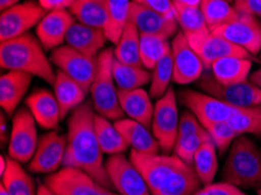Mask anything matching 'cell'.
<instances>
[{
  "label": "cell",
  "instance_id": "obj_36",
  "mask_svg": "<svg viewBox=\"0 0 261 195\" xmlns=\"http://www.w3.org/2000/svg\"><path fill=\"white\" fill-rule=\"evenodd\" d=\"M130 5H132L130 0H108L105 32L109 41L115 45L120 40L125 25L128 23Z\"/></svg>",
  "mask_w": 261,
  "mask_h": 195
},
{
  "label": "cell",
  "instance_id": "obj_43",
  "mask_svg": "<svg viewBox=\"0 0 261 195\" xmlns=\"http://www.w3.org/2000/svg\"><path fill=\"white\" fill-rule=\"evenodd\" d=\"M134 2L149 9L155 10L167 15H175V5L172 0H134Z\"/></svg>",
  "mask_w": 261,
  "mask_h": 195
},
{
  "label": "cell",
  "instance_id": "obj_38",
  "mask_svg": "<svg viewBox=\"0 0 261 195\" xmlns=\"http://www.w3.org/2000/svg\"><path fill=\"white\" fill-rule=\"evenodd\" d=\"M173 81V63L171 51L164 55L153 67L150 81L149 95L151 98H161L170 88V82Z\"/></svg>",
  "mask_w": 261,
  "mask_h": 195
},
{
  "label": "cell",
  "instance_id": "obj_40",
  "mask_svg": "<svg viewBox=\"0 0 261 195\" xmlns=\"http://www.w3.org/2000/svg\"><path fill=\"white\" fill-rule=\"evenodd\" d=\"M211 137L213 144L216 145L217 151L220 154H224L227 150H230L233 142L241 134L233 129L228 121L218 122L205 127Z\"/></svg>",
  "mask_w": 261,
  "mask_h": 195
},
{
  "label": "cell",
  "instance_id": "obj_39",
  "mask_svg": "<svg viewBox=\"0 0 261 195\" xmlns=\"http://www.w3.org/2000/svg\"><path fill=\"white\" fill-rule=\"evenodd\" d=\"M228 123L240 134L261 137V104L238 109L228 119Z\"/></svg>",
  "mask_w": 261,
  "mask_h": 195
},
{
  "label": "cell",
  "instance_id": "obj_34",
  "mask_svg": "<svg viewBox=\"0 0 261 195\" xmlns=\"http://www.w3.org/2000/svg\"><path fill=\"white\" fill-rule=\"evenodd\" d=\"M199 9L211 32L234 21L240 15L227 0H201Z\"/></svg>",
  "mask_w": 261,
  "mask_h": 195
},
{
  "label": "cell",
  "instance_id": "obj_53",
  "mask_svg": "<svg viewBox=\"0 0 261 195\" xmlns=\"http://www.w3.org/2000/svg\"><path fill=\"white\" fill-rule=\"evenodd\" d=\"M0 195H10L3 185H0Z\"/></svg>",
  "mask_w": 261,
  "mask_h": 195
},
{
  "label": "cell",
  "instance_id": "obj_5",
  "mask_svg": "<svg viewBox=\"0 0 261 195\" xmlns=\"http://www.w3.org/2000/svg\"><path fill=\"white\" fill-rule=\"evenodd\" d=\"M198 87L208 95L238 109L261 104V90L251 81L223 85L213 77L210 70H205L198 79Z\"/></svg>",
  "mask_w": 261,
  "mask_h": 195
},
{
  "label": "cell",
  "instance_id": "obj_15",
  "mask_svg": "<svg viewBox=\"0 0 261 195\" xmlns=\"http://www.w3.org/2000/svg\"><path fill=\"white\" fill-rule=\"evenodd\" d=\"M43 182L59 195H100L102 189L88 173L75 167H61Z\"/></svg>",
  "mask_w": 261,
  "mask_h": 195
},
{
  "label": "cell",
  "instance_id": "obj_19",
  "mask_svg": "<svg viewBox=\"0 0 261 195\" xmlns=\"http://www.w3.org/2000/svg\"><path fill=\"white\" fill-rule=\"evenodd\" d=\"M31 74L18 70H7L0 77V105L7 117L17 113V107L30 89Z\"/></svg>",
  "mask_w": 261,
  "mask_h": 195
},
{
  "label": "cell",
  "instance_id": "obj_22",
  "mask_svg": "<svg viewBox=\"0 0 261 195\" xmlns=\"http://www.w3.org/2000/svg\"><path fill=\"white\" fill-rule=\"evenodd\" d=\"M192 48L195 49L196 53L201 59V61H203L205 70H210L212 63L219 59L238 57L252 60V55L248 51L233 45L232 42L227 41L226 39L213 34L212 32L206 38H204L201 41L197 43L196 46H193Z\"/></svg>",
  "mask_w": 261,
  "mask_h": 195
},
{
  "label": "cell",
  "instance_id": "obj_13",
  "mask_svg": "<svg viewBox=\"0 0 261 195\" xmlns=\"http://www.w3.org/2000/svg\"><path fill=\"white\" fill-rule=\"evenodd\" d=\"M212 33L248 51L252 57L261 51V21L252 15L240 14L234 21L212 31Z\"/></svg>",
  "mask_w": 261,
  "mask_h": 195
},
{
  "label": "cell",
  "instance_id": "obj_52",
  "mask_svg": "<svg viewBox=\"0 0 261 195\" xmlns=\"http://www.w3.org/2000/svg\"><path fill=\"white\" fill-rule=\"evenodd\" d=\"M100 195H121V194H120V193L112 192V190H109L108 188H105V187H102Z\"/></svg>",
  "mask_w": 261,
  "mask_h": 195
},
{
  "label": "cell",
  "instance_id": "obj_37",
  "mask_svg": "<svg viewBox=\"0 0 261 195\" xmlns=\"http://www.w3.org/2000/svg\"><path fill=\"white\" fill-rule=\"evenodd\" d=\"M140 51L142 65L145 69L152 70L156 63L171 51V43L167 39L156 35L141 34Z\"/></svg>",
  "mask_w": 261,
  "mask_h": 195
},
{
  "label": "cell",
  "instance_id": "obj_3",
  "mask_svg": "<svg viewBox=\"0 0 261 195\" xmlns=\"http://www.w3.org/2000/svg\"><path fill=\"white\" fill-rule=\"evenodd\" d=\"M221 178L239 188H261V151L245 134L228 150Z\"/></svg>",
  "mask_w": 261,
  "mask_h": 195
},
{
  "label": "cell",
  "instance_id": "obj_54",
  "mask_svg": "<svg viewBox=\"0 0 261 195\" xmlns=\"http://www.w3.org/2000/svg\"><path fill=\"white\" fill-rule=\"evenodd\" d=\"M193 195H208V194L206 190H205V188H203V189H199L198 192H196Z\"/></svg>",
  "mask_w": 261,
  "mask_h": 195
},
{
  "label": "cell",
  "instance_id": "obj_25",
  "mask_svg": "<svg viewBox=\"0 0 261 195\" xmlns=\"http://www.w3.org/2000/svg\"><path fill=\"white\" fill-rule=\"evenodd\" d=\"M118 101L124 115L144 126H151L153 107L151 96L144 89L118 91Z\"/></svg>",
  "mask_w": 261,
  "mask_h": 195
},
{
  "label": "cell",
  "instance_id": "obj_28",
  "mask_svg": "<svg viewBox=\"0 0 261 195\" xmlns=\"http://www.w3.org/2000/svg\"><path fill=\"white\" fill-rule=\"evenodd\" d=\"M252 69V60L230 57L217 60L212 63L210 71L217 81L223 85H237L248 81Z\"/></svg>",
  "mask_w": 261,
  "mask_h": 195
},
{
  "label": "cell",
  "instance_id": "obj_21",
  "mask_svg": "<svg viewBox=\"0 0 261 195\" xmlns=\"http://www.w3.org/2000/svg\"><path fill=\"white\" fill-rule=\"evenodd\" d=\"M108 40L105 30L75 21L66 37V45L87 57L95 58L102 51Z\"/></svg>",
  "mask_w": 261,
  "mask_h": 195
},
{
  "label": "cell",
  "instance_id": "obj_50",
  "mask_svg": "<svg viewBox=\"0 0 261 195\" xmlns=\"http://www.w3.org/2000/svg\"><path fill=\"white\" fill-rule=\"evenodd\" d=\"M19 0H0V9L2 11H5L10 7L17 5Z\"/></svg>",
  "mask_w": 261,
  "mask_h": 195
},
{
  "label": "cell",
  "instance_id": "obj_51",
  "mask_svg": "<svg viewBox=\"0 0 261 195\" xmlns=\"http://www.w3.org/2000/svg\"><path fill=\"white\" fill-rule=\"evenodd\" d=\"M6 169H7V159L4 154H2V157H0V176H3V174L5 173Z\"/></svg>",
  "mask_w": 261,
  "mask_h": 195
},
{
  "label": "cell",
  "instance_id": "obj_2",
  "mask_svg": "<svg viewBox=\"0 0 261 195\" xmlns=\"http://www.w3.org/2000/svg\"><path fill=\"white\" fill-rule=\"evenodd\" d=\"M41 42L34 35L27 33L21 37L0 43V66L5 70H18L41 78L54 86L57 73L46 57Z\"/></svg>",
  "mask_w": 261,
  "mask_h": 195
},
{
  "label": "cell",
  "instance_id": "obj_56",
  "mask_svg": "<svg viewBox=\"0 0 261 195\" xmlns=\"http://www.w3.org/2000/svg\"><path fill=\"white\" fill-rule=\"evenodd\" d=\"M227 2H232V0H227Z\"/></svg>",
  "mask_w": 261,
  "mask_h": 195
},
{
  "label": "cell",
  "instance_id": "obj_49",
  "mask_svg": "<svg viewBox=\"0 0 261 195\" xmlns=\"http://www.w3.org/2000/svg\"><path fill=\"white\" fill-rule=\"evenodd\" d=\"M37 195H59L49 188L48 186H47L45 182L43 184H40L38 187V194Z\"/></svg>",
  "mask_w": 261,
  "mask_h": 195
},
{
  "label": "cell",
  "instance_id": "obj_11",
  "mask_svg": "<svg viewBox=\"0 0 261 195\" xmlns=\"http://www.w3.org/2000/svg\"><path fill=\"white\" fill-rule=\"evenodd\" d=\"M106 169L114 188L121 195H151L143 176L123 153L109 156Z\"/></svg>",
  "mask_w": 261,
  "mask_h": 195
},
{
  "label": "cell",
  "instance_id": "obj_26",
  "mask_svg": "<svg viewBox=\"0 0 261 195\" xmlns=\"http://www.w3.org/2000/svg\"><path fill=\"white\" fill-rule=\"evenodd\" d=\"M175 18L181 33L193 47L211 33L199 7L175 5Z\"/></svg>",
  "mask_w": 261,
  "mask_h": 195
},
{
  "label": "cell",
  "instance_id": "obj_42",
  "mask_svg": "<svg viewBox=\"0 0 261 195\" xmlns=\"http://www.w3.org/2000/svg\"><path fill=\"white\" fill-rule=\"evenodd\" d=\"M233 6L240 14L261 18V0H233Z\"/></svg>",
  "mask_w": 261,
  "mask_h": 195
},
{
  "label": "cell",
  "instance_id": "obj_23",
  "mask_svg": "<svg viewBox=\"0 0 261 195\" xmlns=\"http://www.w3.org/2000/svg\"><path fill=\"white\" fill-rule=\"evenodd\" d=\"M114 124L132 150L145 154H160L162 151L160 143L143 124L130 118L118 119Z\"/></svg>",
  "mask_w": 261,
  "mask_h": 195
},
{
  "label": "cell",
  "instance_id": "obj_14",
  "mask_svg": "<svg viewBox=\"0 0 261 195\" xmlns=\"http://www.w3.org/2000/svg\"><path fill=\"white\" fill-rule=\"evenodd\" d=\"M67 149V136L50 131L42 134L39 139L37 150L32 160L29 162V170L32 173L52 174L60 170Z\"/></svg>",
  "mask_w": 261,
  "mask_h": 195
},
{
  "label": "cell",
  "instance_id": "obj_7",
  "mask_svg": "<svg viewBox=\"0 0 261 195\" xmlns=\"http://www.w3.org/2000/svg\"><path fill=\"white\" fill-rule=\"evenodd\" d=\"M9 141V157L21 164L30 162L37 150L39 139L35 118L29 107H21L12 116Z\"/></svg>",
  "mask_w": 261,
  "mask_h": 195
},
{
  "label": "cell",
  "instance_id": "obj_44",
  "mask_svg": "<svg viewBox=\"0 0 261 195\" xmlns=\"http://www.w3.org/2000/svg\"><path fill=\"white\" fill-rule=\"evenodd\" d=\"M208 195H247L244 193L239 187L227 184V182H219L204 187Z\"/></svg>",
  "mask_w": 261,
  "mask_h": 195
},
{
  "label": "cell",
  "instance_id": "obj_33",
  "mask_svg": "<svg viewBox=\"0 0 261 195\" xmlns=\"http://www.w3.org/2000/svg\"><path fill=\"white\" fill-rule=\"evenodd\" d=\"M140 40L141 34L136 27L130 22L126 23L120 40L116 43V48L114 49V57L117 61L129 66L143 67L141 60Z\"/></svg>",
  "mask_w": 261,
  "mask_h": 195
},
{
  "label": "cell",
  "instance_id": "obj_6",
  "mask_svg": "<svg viewBox=\"0 0 261 195\" xmlns=\"http://www.w3.org/2000/svg\"><path fill=\"white\" fill-rule=\"evenodd\" d=\"M176 93L172 87L167 90L163 96L157 99L153 107L152 133L161 145L162 152L170 154L173 152L179 125Z\"/></svg>",
  "mask_w": 261,
  "mask_h": 195
},
{
  "label": "cell",
  "instance_id": "obj_46",
  "mask_svg": "<svg viewBox=\"0 0 261 195\" xmlns=\"http://www.w3.org/2000/svg\"><path fill=\"white\" fill-rule=\"evenodd\" d=\"M7 115L2 113L0 115V139H2V146L4 147L6 144H9L10 136H7V132H9V125H7Z\"/></svg>",
  "mask_w": 261,
  "mask_h": 195
},
{
  "label": "cell",
  "instance_id": "obj_18",
  "mask_svg": "<svg viewBox=\"0 0 261 195\" xmlns=\"http://www.w3.org/2000/svg\"><path fill=\"white\" fill-rule=\"evenodd\" d=\"M75 18L67 10L49 11L38 23L35 34L45 50H54L66 42L67 33Z\"/></svg>",
  "mask_w": 261,
  "mask_h": 195
},
{
  "label": "cell",
  "instance_id": "obj_29",
  "mask_svg": "<svg viewBox=\"0 0 261 195\" xmlns=\"http://www.w3.org/2000/svg\"><path fill=\"white\" fill-rule=\"evenodd\" d=\"M7 159V169L2 176V185L10 195H37L35 182L30 173L22 169L21 162Z\"/></svg>",
  "mask_w": 261,
  "mask_h": 195
},
{
  "label": "cell",
  "instance_id": "obj_12",
  "mask_svg": "<svg viewBox=\"0 0 261 195\" xmlns=\"http://www.w3.org/2000/svg\"><path fill=\"white\" fill-rule=\"evenodd\" d=\"M173 63V82L178 85H189L200 78L205 66L199 55L190 46L185 35L179 31L171 42Z\"/></svg>",
  "mask_w": 261,
  "mask_h": 195
},
{
  "label": "cell",
  "instance_id": "obj_35",
  "mask_svg": "<svg viewBox=\"0 0 261 195\" xmlns=\"http://www.w3.org/2000/svg\"><path fill=\"white\" fill-rule=\"evenodd\" d=\"M192 166L204 187L213 184V179L218 171V158H217V147L213 144L212 139L205 142L197 151Z\"/></svg>",
  "mask_w": 261,
  "mask_h": 195
},
{
  "label": "cell",
  "instance_id": "obj_32",
  "mask_svg": "<svg viewBox=\"0 0 261 195\" xmlns=\"http://www.w3.org/2000/svg\"><path fill=\"white\" fill-rule=\"evenodd\" d=\"M113 76L118 91L140 89L151 81V74L148 69L124 65L116 59L113 62Z\"/></svg>",
  "mask_w": 261,
  "mask_h": 195
},
{
  "label": "cell",
  "instance_id": "obj_10",
  "mask_svg": "<svg viewBox=\"0 0 261 195\" xmlns=\"http://www.w3.org/2000/svg\"><path fill=\"white\" fill-rule=\"evenodd\" d=\"M181 104L195 115L204 127L218 122H226L238 107H233L206 93L196 90H181L179 93Z\"/></svg>",
  "mask_w": 261,
  "mask_h": 195
},
{
  "label": "cell",
  "instance_id": "obj_27",
  "mask_svg": "<svg viewBox=\"0 0 261 195\" xmlns=\"http://www.w3.org/2000/svg\"><path fill=\"white\" fill-rule=\"evenodd\" d=\"M53 88L54 95L60 106L61 121L72 114L79 105L85 103L87 91L76 81L67 76L60 70L57 73Z\"/></svg>",
  "mask_w": 261,
  "mask_h": 195
},
{
  "label": "cell",
  "instance_id": "obj_48",
  "mask_svg": "<svg viewBox=\"0 0 261 195\" xmlns=\"http://www.w3.org/2000/svg\"><path fill=\"white\" fill-rule=\"evenodd\" d=\"M248 81H251L253 85L258 87V88L261 90V68H259L258 70H255L254 73H252L250 75V78Z\"/></svg>",
  "mask_w": 261,
  "mask_h": 195
},
{
  "label": "cell",
  "instance_id": "obj_8",
  "mask_svg": "<svg viewBox=\"0 0 261 195\" xmlns=\"http://www.w3.org/2000/svg\"><path fill=\"white\" fill-rule=\"evenodd\" d=\"M49 60L59 70L76 81L87 93H89L96 76L97 57H87L68 45H65L52 50Z\"/></svg>",
  "mask_w": 261,
  "mask_h": 195
},
{
  "label": "cell",
  "instance_id": "obj_24",
  "mask_svg": "<svg viewBox=\"0 0 261 195\" xmlns=\"http://www.w3.org/2000/svg\"><path fill=\"white\" fill-rule=\"evenodd\" d=\"M201 181L192 165L179 161L156 195H193L201 189Z\"/></svg>",
  "mask_w": 261,
  "mask_h": 195
},
{
  "label": "cell",
  "instance_id": "obj_17",
  "mask_svg": "<svg viewBox=\"0 0 261 195\" xmlns=\"http://www.w3.org/2000/svg\"><path fill=\"white\" fill-rule=\"evenodd\" d=\"M129 159L143 176L151 195L157 194L165 179L180 161L175 154H145L134 150Z\"/></svg>",
  "mask_w": 261,
  "mask_h": 195
},
{
  "label": "cell",
  "instance_id": "obj_4",
  "mask_svg": "<svg viewBox=\"0 0 261 195\" xmlns=\"http://www.w3.org/2000/svg\"><path fill=\"white\" fill-rule=\"evenodd\" d=\"M114 50L105 49L97 55V71L89 93L95 113L109 121H118L124 117L118 90L113 76Z\"/></svg>",
  "mask_w": 261,
  "mask_h": 195
},
{
  "label": "cell",
  "instance_id": "obj_45",
  "mask_svg": "<svg viewBox=\"0 0 261 195\" xmlns=\"http://www.w3.org/2000/svg\"><path fill=\"white\" fill-rule=\"evenodd\" d=\"M38 2L46 11H55L69 10L75 0H38Z\"/></svg>",
  "mask_w": 261,
  "mask_h": 195
},
{
  "label": "cell",
  "instance_id": "obj_47",
  "mask_svg": "<svg viewBox=\"0 0 261 195\" xmlns=\"http://www.w3.org/2000/svg\"><path fill=\"white\" fill-rule=\"evenodd\" d=\"M173 5L185 7H199L201 0H172Z\"/></svg>",
  "mask_w": 261,
  "mask_h": 195
},
{
  "label": "cell",
  "instance_id": "obj_16",
  "mask_svg": "<svg viewBox=\"0 0 261 195\" xmlns=\"http://www.w3.org/2000/svg\"><path fill=\"white\" fill-rule=\"evenodd\" d=\"M128 22L136 27L140 34L156 35L169 40L178 33V23L175 15H167L132 2Z\"/></svg>",
  "mask_w": 261,
  "mask_h": 195
},
{
  "label": "cell",
  "instance_id": "obj_41",
  "mask_svg": "<svg viewBox=\"0 0 261 195\" xmlns=\"http://www.w3.org/2000/svg\"><path fill=\"white\" fill-rule=\"evenodd\" d=\"M207 141H211V137H210L207 130L205 129L196 136L184 139V141H177L175 147H173V154L179 158L181 161L192 165L196 152Z\"/></svg>",
  "mask_w": 261,
  "mask_h": 195
},
{
  "label": "cell",
  "instance_id": "obj_1",
  "mask_svg": "<svg viewBox=\"0 0 261 195\" xmlns=\"http://www.w3.org/2000/svg\"><path fill=\"white\" fill-rule=\"evenodd\" d=\"M95 113L92 102L79 105L68 118L67 149L62 167H75L88 173L105 188H113L103 162V151L95 132Z\"/></svg>",
  "mask_w": 261,
  "mask_h": 195
},
{
  "label": "cell",
  "instance_id": "obj_55",
  "mask_svg": "<svg viewBox=\"0 0 261 195\" xmlns=\"http://www.w3.org/2000/svg\"><path fill=\"white\" fill-rule=\"evenodd\" d=\"M256 194H258V195H261V188H259V189H258V192H256Z\"/></svg>",
  "mask_w": 261,
  "mask_h": 195
},
{
  "label": "cell",
  "instance_id": "obj_31",
  "mask_svg": "<svg viewBox=\"0 0 261 195\" xmlns=\"http://www.w3.org/2000/svg\"><path fill=\"white\" fill-rule=\"evenodd\" d=\"M95 132H96L98 144H100L103 153L114 156V154L123 153L129 145L125 142L120 131L112 121L95 115Z\"/></svg>",
  "mask_w": 261,
  "mask_h": 195
},
{
  "label": "cell",
  "instance_id": "obj_30",
  "mask_svg": "<svg viewBox=\"0 0 261 195\" xmlns=\"http://www.w3.org/2000/svg\"><path fill=\"white\" fill-rule=\"evenodd\" d=\"M108 0H75L68 10L77 22L87 26L106 29Z\"/></svg>",
  "mask_w": 261,
  "mask_h": 195
},
{
  "label": "cell",
  "instance_id": "obj_20",
  "mask_svg": "<svg viewBox=\"0 0 261 195\" xmlns=\"http://www.w3.org/2000/svg\"><path fill=\"white\" fill-rule=\"evenodd\" d=\"M35 121L43 129L54 130L61 121L60 106L55 95L47 89L34 90L25 101Z\"/></svg>",
  "mask_w": 261,
  "mask_h": 195
},
{
  "label": "cell",
  "instance_id": "obj_9",
  "mask_svg": "<svg viewBox=\"0 0 261 195\" xmlns=\"http://www.w3.org/2000/svg\"><path fill=\"white\" fill-rule=\"evenodd\" d=\"M48 13L39 2H29L17 4L0 15V41L14 39L29 33L32 27L38 26L41 19Z\"/></svg>",
  "mask_w": 261,
  "mask_h": 195
}]
</instances>
